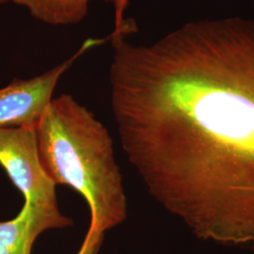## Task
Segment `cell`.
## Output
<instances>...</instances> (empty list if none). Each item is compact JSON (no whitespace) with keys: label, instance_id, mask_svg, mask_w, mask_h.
<instances>
[{"label":"cell","instance_id":"cell-1","mask_svg":"<svg viewBox=\"0 0 254 254\" xmlns=\"http://www.w3.org/2000/svg\"><path fill=\"white\" fill-rule=\"evenodd\" d=\"M111 42L113 117L150 194L201 240L254 248V19Z\"/></svg>","mask_w":254,"mask_h":254},{"label":"cell","instance_id":"cell-2","mask_svg":"<svg viewBox=\"0 0 254 254\" xmlns=\"http://www.w3.org/2000/svg\"><path fill=\"white\" fill-rule=\"evenodd\" d=\"M42 168L55 185L81 194L91 210L90 230L104 233L127 217L123 177L109 131L70 94L53 98L36 127Z\"/></svg>","mask_w":254,"mask_h":254},{"label":"cell","instance_id":"cell-3","mask_svg":"<svg viewBox=\"0 0 254 254\" xmlns=\"http://www.w3.org/2000/svg\"><path fill=\"white\" fill-rule=\"evenodd\" d=\"M0 166L31 205L57 210L56 185L39 160L35 127L0 128Z\"/></svg>","mask_w":254,"mask_h":254},{"label":"cell","instance_id":"cell-4","mask_svg":"<svg viewBox=\"0 0 254 254\" xmlns=\"http://www.w3.org/2000/svg\"><path fill=\"white\" fill-rule=\"evenodd\" d=\"M109 37L86 40L74 54L54 68L29 79L14 78L0 89V128L36 127L61 77L82 55L109 41Z\"/></svg>","mask_w":254,"mask_h":254},{"label":"cell","instance_id":"cell-5","mask_svg":"<svg viewBox=\"0 0 254 254\" xmlns=\"http://www.w3.org/2000/svg\"><path fill=\"white\" fill-rule=\"evenodd\" d=\"M72 225V218L65 217L60 209L38 207L25 201L15 218L0 222V254H31L41 234Z\"/></svg>","mask_w":254,"mask_h":254},{"label":"cell","instance_id":"cell-6","mask_svg":"<svg viewBox=\"0 0 254 254\" xmlns=\"http://www.w3.org/2000/svg\"><path fill=\"white\" fill-rule=\"evenodd\" d=\"M28 10L32 17L51 26L81 23L89 12L91 0H11Z\"/></svg>","mask_w":254,"mask_h":254},{"label":"cell","instance_id":"cell-7","mask_svg":"<svg viewBox=\"0 0 254 254\" xmlns=\"http://www.w3.org/2000/svg\"><path fill=\"white\" fill-rule=\"evenodd\" d=\"M104 240V233L88 230L77 254H98Z\"/></svg>","mask_w":254,"mask_h":254},{"label":"cell","instance_id":"cell-8","mask_svg":"<svg viewBox=\"0 0 254 254\" xmlns=\"http://www.w3.org/2000/svg\"><path fill=\"white\" fill-rule=\"evenodd\" d=\"M103 1L109 3L113 7L115 22L119 23L126 18L125 14L129 5V0H103Z\"/></svg>","mask_w":254,"mask_h":254},{"label":"cell","instance_id":"cell-9","mask_svg":"<svg viewBox=\"0 0 254 254\" xmlns=\"http://www.w3.org/2000/svg\"><path fill=\"white\" fill-rule=\"evenodd\" d=\"M8 1H11V0H0V5L6 3V2H8Z\"/></svg>","mask_w":254,"mask_h":254}]
</instances>
